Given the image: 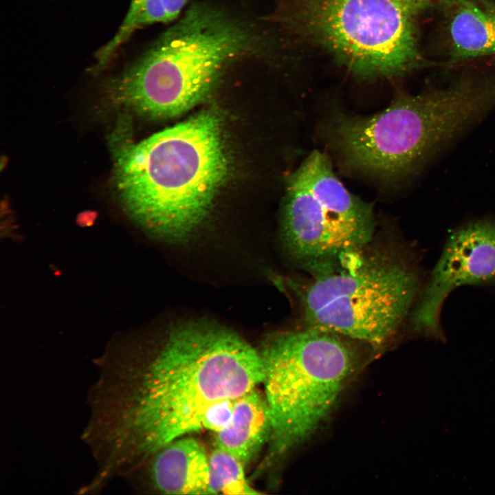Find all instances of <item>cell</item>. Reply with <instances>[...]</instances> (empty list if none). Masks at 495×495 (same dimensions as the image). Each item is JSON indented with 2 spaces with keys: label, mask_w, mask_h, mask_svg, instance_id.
Returning <instances> with one entry per match:
<instances>
[{
  "label": "cell",
  "mask_w": 495,
  "mask_h": 495,
  "mask_svg": "<svg viewBox=\"0 0 495 495\" xmlns=\"http://www.w3.org/2000/svg\"><path fill=\"white\" fill-rule=\"evenodd\" d=\"M113 344L94 361L81 433L98 472L109 481L202 430L210 406L243 396L264 378L260 352L217 324L177 327L149 358Z\"/></svg>",
  "instance_id": "cell-1"
},
{
  "label": "cell",
  "mask_w": 495,
  "mask_h": 495,
  "mask_svg": "<svg viewBox=\"0 0 495 495\" xmlns=\"http://www.w3.org/2000/svg\"><path fill=\"white\" fill-rule=\"evenodd\" d=\"M119 138L113 143L122 204L160 238L186 239L208 212L228 175L219 116L202 111L139 143Z\"/></svg>",
  "instance_id": "cell-2"
},
{
  "label": "cell",
  "mask_w": 495,
  "mask_h": 495,
  "mask_svg": "<svg viewBox=\"0 0 495 495\" xmlns=\"http://www.w3.org/2000/svg\"><path fill=\"white\" fill-rule=\"evenodd\" d=\"M254 40L236 17L217 6L195 3L108 82V98L146 116H177L204 99L224 67L250 50Z\"/></svg>",
  "instance_id": "cell-3"
},
{
  "label": "cell",
  "mask_w": 495,
  "mask_h": 495,
  "mask_svg": "<svg viewBox=\"0 0 495 495\" xmlns=\"http://www.w3.org/2000/svg\"><path fill=\"white\" fill-rule=\"evenodd\" d=\"M495 104V76L468 75L444 88L402 95L371 116H336L334 142L353 166L407 175Z\"/></svg>",
  "instance_id": "cell-4"
},
{
  "label": "cell",
  "mask_w": 495,
  "mask_h": 495,
  "mask_svg": "<svg viewBox=\"0 0 495 495\" xmlns=\"http://www.w3.org/2000/svg\"><path fill=\"white\" fill-rule=\"evenodd\" d=\"M366 245L306 272L296 293L307 326L372 346L393 338L420 291L412 256Z\"/></svg>",
  "instance_id": "cell-5"
},
{
  "label": "cell",
  "mask_w": 495,
  "mask_h": 495,
  "mask_svg": "<svg viewBox=\"0 0 495 495\" xmlns=\"http://www.w3.org/2000/svg\"><path fill=\"white\" fill-rule=\"evenodd\" d=\"M349 340L307 326L277 333L265 342L260 354L272 456L302 442L329 415L358 363Z\"/></svg>",
  "instance_id": "cell-6"
},
{
  "label": "cell",
  "mask_w": 495,
  "mask_h": 495,
  "mask_svg": "<svg viewBox=\"0 0 495 495\" xmlns=\"http://www.w3.org/2000/svg\"><path fill=\"white\" fill-rule=\"evenodd\" d=\"M280 20L362 77L419 65L415 16L422 0H283Z\"/></svg>",
  "instance_id": "cell-7"
},
{
  "label": "cell",
  "mask_w": 495,
  "mask_h": 495,
  "mask_svg": "<svg viewBox=\"0 0 495 495\" xmlns=\"http://www.w3.org/2000/svg\"><path fill=\"white\" fill-rule=\"evenodd\" d=\"M495 284V221H470L448 236L421 288L410 318L412 330L443 340L440 316L450 293L465 285Z\"/></svg>",
  "instance_id": "cell-8"
},
{
  "label": "cell",
  "mask_w": 495,
  "mask_h": 495,
  "mask_svg": "<svg viewBox=\"0 0 495 495\" xmlns=\"http://www.w3.org/2000/svg\"><path fill=\"white\" fill-rule=\"evenodd\" d=\"M209 461L204 448L191 437L179 438L148 457L122 479L133 489L143 486L167 494H208Z\"/></svg>",
  "instance_id": "cell-9"
},
{
  "label": "cell",
  "mask_w": 495,
  "mask_h": 495,
  "mask_svg": "<svg viewBox=\"0 0 495 495\" xmlns=\"http://www.w3.org/2000/svg\"><path fill=\"white\" fill-rule=\"evenodd\" d=\"M295 173L316 197L335 226L357 247L373 241L375 225L372 206L345 188L324 153L314 151Z\"/></svg>",
  "instance_id": "cell-10"
},
{
  "label": "cell",
  "mask_w": 495,
  "mask_h": 495,
  "mask_svg": "<svg viewBox=\"0 0 495 495\" xmlns=\"http://www.w3.org/2000/svg\"><path fill=\"white\" fill-rule=\"evenodd\" d=\"M451 62L495 56V0H437Z\"/></svg>",
  "instance_id": "cell-11"
},
{
  "label": "cell",
  "mask_w": 495,
  "mask_h": 495,
  "mask_svg": "<svg viewBox=\"0 0 495 495\" xmlns=\"http://www.w3.org/2000/svg\"><path fill=\"white\" fill-rule=\"evenodd\" d=\"M272 430L265 397L254 388L235 400L230 422L216 432L214 447L229 452L245 465L270 438Z\"/></svg>",
  "instance_id": "cell-12"
},
{
  "label": "cell",
  "mask_w": 495,
  "mask_h": 495,
  "mask_svg": "<svg viewBox=\"0 0 495 495\" xmlns=\"http://www.w3.org/2000/svg\"><path fill=\"white\" fill-rule=\"evenodd\" d=\"M187 0H131L128 12L112 39L96 54L97 67H103L137 30L155 23H168L180 14Z\"/></svg>",
  "instance_id": "cell-13"
},
{
  "label": "cell",
  "mask_w": 495,
  "mask_h": 495,
  "mask_svg": "<svg viewBox=\"0 0 495 495\" xmlns=\"http://www.w3.org/2000/svg\"><path fill=\"white\" fill-rule=\"evenodd\" d=\"M208 461V494H259L248 482L244 465L229 452L214 447Z\"/></svg>",
  "instance_id": "cell-14"
},
{
  "label": "cell",
  "mask_w": 495,
  "mask_h": 495,
  "mask_svg": "<svg viewBox=\"0 0 495 495\" xmlns=\"http://www.w3.org/2000/svg\"><path fill=\"white\" fill-rule=\"evenodd\" d=\"M235 399H226L217 402L206 410L203 422V429L218 432L226 428L231 421Z\"/></svg>",
  "instance_id": "cell-15"
},
{
  "label": "cell",
  "mask_w": 495,
  "mask_h": 495,
  "mask_svg": "<svg viewBox=\"0 0 495 495\" xmlns=\"http://www.w3.org/2000/svg\"><path fill=\"white\" fill-rule=\"evenodd\" d=\"M424 1H427L428 3H429L430 4L435 0H424Z\"/></svg>",
  "instance_id": "cell-16"
}]
</instances>
